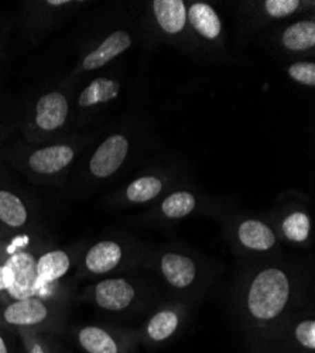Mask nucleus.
Instances as JSON below:
<instances>
[{"label": "nucleus", "mask_w": 315, "mask_h": 353, "mask_svg": "<svg viewBox=\"0 0 315 353\" xmlns=\"http://www.w3.org/2000/svg\"><path fill=\"white\" fill-rule=\"evenodd\" d=\"M290 299V283L284 272L266 269L254 277L247 294V310L257 321L276 319Z\"/></svg>", "instance_id": "obj_1"}, {"label": "nucleus", "mask_w": 315, "mask_h": 353, "mask_svg": "<svg viewBox=\"0 0 315 353\" xmlns=\"http://www.w3.org/2000/svg\"><path fill=\"white\" fill-rule=\"evenodd\" d=\"M37 260L32 253L26 250H16L10 254L5 264H2V273L5 290L14 300L28 297H37Z\"/></svg>", "instance_id": "obj_2"}, {"label": "nucleus", "mask_w": 315, "mask_h": 353, "mask_svg": "<svg viewBox=\"0 0 315 353\" xmlns=\"http://www.w3.org/2000/svg\"><path fill=\"white\" fill-rule=\"evenodd\" d=\"M2 319L19 330H36L50 319V308L40 297L14 300L3 312Z\"/></svg>", "instance_id": "obj_3"}, {"label": "nucleus", "mask_w": 315, "mask_h": 353, "mask_svg": "<svg viewBox=\"0 0 315 353\" xmlns=\"http://www.w3.org/2000/svg\"><path fill=\"white\" fill-rule=\"evenodd\" d=\"M129 143L125 136L114 134L106 139L91 159V172L99 179L114 174L128 156Z\"/></svg>", "instance_id": "obj_4"}, {"label": "nucleus", "mask_w": 315, "mask_h": 353, "mask_svg": "<svg viewBox=\"0 0 315 353\" xmlns=\"http://www.w3.org/2000/svg\"><path fill=\"white\" fill-rule=\"evenodd\" d=\"M134 288L125 279H108L94 288L96 304L106 311H123L134 300Z\"/></svg>", "instance_id": "obj_5"}, {"label": "nucleus", "mask_w": 315, "mask_h": 353, "mask_svg": "<svg viewBox=\"0 0 315 353\" xmlns=\"http://www.w3.org/2000/svg\"><path fill=\"white\" fill-rule=\"evenodd\" d=\"M77 342L85 353H128L129 343L101 327H83L77 332Z\"/></svg>", "instance_id": "obj_6"}, {"label": "nucleus", "mask_w": 315, "mask_h": 353, "mask_svg": "<svg viewBox=\"0 0 315 353\" xmlns=\"http://www.w3.org/2000/svg\"><path fill=\"white\" fill-rule=\"evenodd\" d=\"M70 264H71L70 256L63 250H52V252L44 253L37 260V264H36L37 297L39 294L45 288L47 284L60 280L67 274V272L70 270Z\"/></svg>", "instance_id": "obj_7"}, {"label": "nucleus", "mask_w": 315, "mask_h": 353, "mask_svg": "<svg viewBox=\"0 0 315 353\" xmlns=\"http://www.w3.org/2000/svg\"><path fill=\"white\" fill-rule=\"evenodd\" d=\"M67 114L68 102L65 97L59 92H51L39 101L36 122L44 130H54L64 125Z\"/></svg>", "instance_id": "obj_8"}, {"label": "nucleus", "mask_w": 315, "mask_h": 353, "mask_svg": "<svg viewBox=\"0 0 315 353\" xmlns=\"http://www.w3.org/2000/svg\"><path fill=\"white\" fill-rule=\"evenodd\" d=\"M123 257L122 248L116 242H99L94 245L87 256H85V266L92 274H105L118 266Z\"/></svg>", "instance_id": "obj_9"}, {"label": "nucleus", "mask_w": 315, "mask_h": 353, "mask_svg": "<svg viewBox=\"0 0 315 353\" xmlns=\"http://www.w3.org/2000/svg\"><path fill=\"white\" fill-rule=\"evenodd\" d=\"M161 272L165 280L176 288H185L195 280L194 261L179 253H167L161 259Z\"/></svg>", "instance_id": "obj_10"}, {"label": "nucleus", "mask_w": 315, "mask_h": 353, "mask_svg": "<svg viewBox=\"0 0 315 353\" xmlns=\"http://www.w3.org/2000/svg\"><path fill=\"white\" fill-rule=\"evenodd\" d=\"M74 159V150L70 145H50L37 150L30 157V167L36 172L54 174L65 168Z\"/></svg>", "instance_id": "obj_11"}, {"label": "nucleus", "mask_w": 315, "mask_h": 353, "mask_svg": "<svg viewBox=\"0 0 315 353\" xmlns=\"http://www.w3.org/2000/svg\"><path fill=\"white\" fill-rule=\"evenodd\" d=\"M132 44V39L126 32H114L110 34L95 51H92L83 60L85 70H96L105 64H108L114 57H118L123 51H126Z\"/></svg>", "instance_id": "obj_12"}, {"label": "nucleus", "mask_w": 315, "mask_h": 353, "mask_svg": "<svg viewBox=\"0 0 315 353\" xmlns=\"http://www.w3.org/2000/svg\"><path fill=\"white\" fill-rule=\"evenodd\" d=\"M238 238L245 248L256 252H266L276 245L274 232L266 223L256 219H247L241 223Z\"/></svg>", "instance_id": "obj_13"}, {"label": "nucleus", "mask_w": 315, "mask_h": 353, "mask_svg": "<svg viewBox=\"0 0 315 353\" xmlns=\"http://www.w3.org/2000/svg\"><path fill=\"white\" fill-rule=\"evenodd\" d=\"M153 9L164 32L177 34L183 30L187 21V12L181 0H156L153 2Z\"/></svg>", "instance_id": "obj_14"}, {"label": "nucleus", "mask_w": 315, "mask_h": 353, "mask_svg": "<svg viewBox=\"0 0 315 353\" xmlns=\"http://www.w3.org/2000/svg\"><path fill=\"white\" fill-rule=\"evenodd\" d=\"M180 327V318L176 311L164 310L157 312L146 325L145 335L149 342L163 343L173 336Z\"/></svg>", "instance_id": "obj_15"}, {"label": "nucleus", "mask_w": 315, "mask_h": 353, "mask_svg": "<svg viewBox=\"0 0 315 353\" xmlns=\"http://www.w3.org/2000/svg\"><path fill=\"white\" fill-rule=\"evenodd\" d=\"M188 20L195 30L205 39L214 40L221 33V20L216 12L205 3H195L190 8Z\"/></svg>", "instance_id": "obj_16"}, {"label": "nucleus", "mask_w": 315, "mask_h": 353, "mask_svg": "<svg viewBox=\"0 0 315 353\" xmlns=\"http://www.w3.org/2000/svg\"><path fill=\"white\" fill-rule=\"evenodd\" d=\"M118 94H119V82L106 79V78H96L82 91L78 102L81 106L88 108L96 103L114 99L118 97Z\"/></svg>", "instance_id": "obj_17"}, {"label": "nucleus", "mask_w": 315, "mask_h": 353, "mask_svg": "<svg viewBox=\"0 0 315 353\" xmlns=\"http://www.w3.org/2000/svg\"><path fill=\"white\" fill-rule=\"evenodd\" d=\"M283 44L293 51L308 50L315 46V23L312 20L298 21L283 33Z\"/></svg>", "instance_id": "obj_18"}, {"label": "nucleus", "mask_w": 315, "mask_h": 353, "mask_svg": "<svg viewBox=\"0 0 315 353\" xmlns=\"http://www.w3.org/2000/svg\"><path fill=\"white\" fill-rule=\"evenodd\" d=\"M0 221L10 228H20L27 222L24 203L9 191H0Z\"/></svg>", "instance_id": "obj_19"}, {"label": "nucleus", "mask_w": 315, "mask_h": 353, "mask_svg": "<svg viewBox=\"0 0 315 353\" xmlns=\"http://www.w3.org/2000/svg\"><path fill=\"white\" fill-rule=\"evenodd\" d=\"M195 208V198L190 192H174L167 196L163 203V214L170 219H180L191 214Z\"/></svg>", "instance_id": "obj_20"}, {"label": "nucleus", "mask_w": 315, "mask_h": 353, "mask_svg": "<svg viewBox=\"0 0 315 353\" xmlns=\"http://www.w3.org/2000/svg\"><path fill=\"white\" fill-rule=\"evenodd\" d=\"M163 188V184L156 176H141V179L133 181L128 191L126 196L132 202H148L156 198Z\"/></svg>", "instance_id": "obj_21"}, {"label": "nucleus", "mask_w": 315, "mask_h": 353, "mask_svg": "<svg viewBox=\"0 0 315 353\" xmlns=\"http://www.w3.org/2000/svg\"><path fill=\"white\" fill-rule=\"evenodd\" d=\"M281 228L284 236L289 241L296 243L305 242L309 236L311 229L309 216L304 212H294L284 219Z\"/></svg>", "instance_id": "obj_22"}, {"label": "nucleus", "mask_w": 315, "mask_h": 353, "mask_svg": "<svg viewBox=\"0 0 315 353\" xmlns=\"http://www.w3.org/2000/svg\"><path fill=\"white\" fill-rule=\"evenodd\" d=\"M26 353H55L48 342L40 338L33 330H20Z\"/></svg>", "instance_id": "obj_23"}, {"label": "nucleus", "mask_w": 315, "mask_h": 353, "mask_svg": "<svg viewBox=\"0 0 315 353\" xmlns=\"http://www.w3.org/2000/svg\"><path fill=\"white\" fill-rule=\"evenodd\" d=\"M297 342L307 350H315V321L305 319L301 321L294 331Z\"/></svg>", "instance_id": "obj_24"}, {"label": "nucleus", "mask_w": 315, "mask_h": 353, "mask_svg": "<svg viewBox=\"0 0 315 353\" xmlns=\"http://www.w3.org/2000/svg\"><path fill=\"white\" fill-rule=\"evenodd\" d=\"M298 0H267V2H265L266 12L272 17L277 19L294 13L298 9Z\"/></svg>", "instance_id": "obj_25"}, {"label": "nucleus", "mask_w": 315, "mask_h": 353, "mask_svg": "<svg viewBox=\"0 0 315 353\" xmlns=\"http://www.w3.org/2000/svg\"><path fill=\"white\" fill-rule=\"evenodd\" d=\"M289 75L303 83V85H315V64L314 63H296L289 68Z\"/></svg>", "instance_id": "obj_26"}, {"label": "nucleus", "mask_w": 315, "mask_h": 353, "mask_svg": "<svg viewBox=\"0 0 315 353\" xmlns=\"http://www.w3.org/2000/svg\"><path fill=\"white\" fill-rule=\"evenodd\" d=\"M0 353H14L13 345L0 332Z\"/></svg>", "instance_id": "obj_27"}, {"label": "nucleus", "mask_w": 315, "mask_h": 353, "mask_svg": "<svg viewBox=\"0 0 315 353\" xmlns=\"http://www.w3.org/2000/svg\"><path fill=\"white\" fill-rule=\"evenodd\" d=\"M68 3V0H48V5L51 6H60V5H65Z\"/></svg>", "instance_id": "obj_28"}, {"label": "nucleus", "mask_w": 315, "mask_h": 353, "mask_svg": "<svg viewBox=\"0 0 315 353\" xmlns=\"http://www.w3.org/2000/svg\"><path fill=\"white\" fill-rule=\"evenodd\" d=\"M5 290V281H3V273H2V266H0V291Z\"/></svg>", "instance_id": "obj_29"}]
</instances>
